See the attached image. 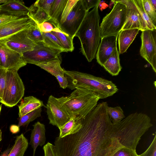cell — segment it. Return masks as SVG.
<instances>
[{"label":"cell","instance_id":"cell-47","mask_svg":"<svg viewBox=\"0 0 156 156\" xmlns=\"http://www.w3.org/2000/svg\"><path fill=\"white\" fill-rule=\"evenodd\" d=\"M2 104H1L0 105V114L1 111V109H2Z\"/></svg>","mask_w":156,"mask_h":156},{"label":"cell","instance_id":"cell-21","mask_svg":"<svg viewBox=\"0 0 156 156\" xmlns=\"http://www.w3.org/2000/svg\"><path fill=\"white\" fill-rule=\"evenodd\" d=\"M117 48L113 51L112 54L102 66L112 76H116L121 70Z\"/></svg>","mask_w":156,"mask_h":156},{"label":"cell","instance_id":"cell-20","mask_svg":"<svg viewBox=\"0 0 156 156\" xmlns=\"http://www.w3.org/2000/svg\"><path fill=\"white\" fill-rule=\"evenodd\" d=\"M44 106L43 101L33 96L24 97L18 105L19 117Z\"/></svg>","mask_w":156,"mask_h":156},{"label":"cell","instance_id":"cell-25","mask_svg":"<svg viewBox=\"0 0 156 156\" xmlns=\"http://www.w3.org/2000/svg\"><path fill=\"white\" fill-rule=\"evenodd\" d=\"M28 145V140L23 133L17 136L12 149L8 156H23Z\"/></svg>","mask_w":156,"mask_h":156},{"label":"cell","instance_id":"cell-30","mask_svg":"<svg viewBox=\"0 0 156 156\" xmlns=\"http://www.w3.org/2000/svg\"><path fill=\"white\" fill-rule=\"evenodd\" d=\"M107 111L108 115L113 124L118 123L125 118L123 111L120 106L112 107L108 106Z\"/></svg>","mask_w":156,"mask_h":156},{"label":"cell","instance_id":"cell-29","mask_svg":"<svg viewBox=\"0 0 156 156\" xmlns=\"http://www.w3.org/2000/svg\"><path fill=\"white\" fill-rule=\"evenodd\" d=\"M145 23L147 30L156 29V26L152 23L145 12L143 5L142 0H132Z\"/></svg>","mask_w":156,"mask_h":156},{"label":"cell","instance_id":"cell-10","mask_svg":"<svg viewBox=\"0 0 156 156\" xmlns=\"http://www.w3.org/2000/svg\"><path fill=\"white\" fill-rule=\"evenodd\" d=\"M140 37V55L150 64L156 73V29L146 30L142 31Z\"/></svg>","mask_w":156,"mask_h":156},{"label":"cell","instance_id":"cell-15","mask_svg":"<svg viewBox=\"0 0 156 156\" xmlns=\"http://www.w3.org/2000/svg\"><path fill=\"white\" fill-rule=\"evenodd\" d=\"M117 1L124 4L127 8L126 20L122 30L138 29L142 31L147 30L132 0Z\"/></svg>","mask_w":156,"mask_h":156},{"label":"cell","instance_id":"cell-46","mask_svg":"<svg viewBox=\"0 0 156 156\" xmlns=\"http://www.w3.org/2000/svg\"><path fill=\"white\" fill-rule=\"evenodd\" d=\"M2 140V132L1 129H0V142Z\"/></svg>","mask_w":156,"mask_h":156},{"label":"cell","instance_id":"cell-34","mask_svg":"<svg viewBox=\"0 0 156 156\" xmlns=\"http://www.w3.org/2000/svg\"><path fill=\"white\" fill-rule=\"evenodd\" d=\"M55 0H38L33 5L41 8L49 15L50 9Z\"/></svg>","mask_w":156,"mask_h":156},{"label":"cell","instance_id":"cell-45","mask_svg":"<svg viewBox=\"0 0 156 156\" xmlns=\"http://www.w3.org/2000/svg\"><path fill=\"white\" fill-rule=\"evenodd\" d=\"M150 1L154 8L156 9V0H150Z\"/></svg>","mask_w":156,"mask_h":156},{"label":"cell","instance_id":"cell-11","mask_svg":"<svg viewBox=\"0 0 156 156\" xmlns=\"http://www.w3.org/2000/svg\"><path fill=\"white\" fill-rule=\"evenodd\" d=\"M49 124L58 128L68 122L71 117L61 105L57 98L49 96L46 106Z\"/></svg>","mask_w":156,"mask_h":156},{"label":"cell","instance_id":"cell-39","mask_svg":"<svg viewBox=\"0 0 156 156\" xmlns=\"http://www.w3.org/2000/svg\"><path fill=\"white\" fill-rule=\"evenodd\" d=\"M139 156H156V135L148 148Z\"/></svg>","mask_w":156,"mask_h":156},{"label":"cell","instance_id":"cell-1","mask_svg":"<svg viewBox=\"0 0 156 156\" xmlns=\"http://www.w3.org/2000/svg\"><path fill=\"white\" fill-rule=\"evenodd\" d=\"M106 102L99 103L84 118L76 133L55 138L58 156H113L123 147L112 135Z\"/></svg>","mask_w":156,"mask_h":156},{"label":"cell","instance_id":"cell-27","mask_svg":"<svg viewBox=\"0 0 156 156\" xmlns=\"http://www.w3.org/2000/svg\"><path fill=\"white\" fill-rule=\"evenodd\" d=\"M30 12L27 16L38 24L49 21V16L42 9L34 6L33 4L29 8Z\"/></svg>","mask_w":156,"mask_h":156},{"label":"cell","instance_id":"cell-38","mask_svg":"<svg viewBox=\"0 0 156 156\" xmlns=\"http://www.w3.org/2000/svg\"><path fill=\"white\" fill-rule=\"evenodd\" d=\"M113 156H139L136 151L126 147H122L118 150Z\"/></svg>","mask_w":156,"mask_h":156},{"label":"cell","instance_id":"cell-44","mask_svg":"<svg viewBox=\"0 0 156 156\" xmlns=\"http://www.w3.org/2000/svg\"><path fill=\"white\" fill-rule=\"evenodd\" d=\"M13 148V146L11 147H9L6 150L2 152L0 156H8Z\"/></svg>","mask_w":156,"mask_h":156},{"label":"cell","instance_id":"cell-5","mask_svg":"<svg viewBox=\"0 0 156 156\" xmlns=\"http://www.w3.org/2000/svg\"><path fill=\"white\" fill-rule=\"evenodd\" d=\"M71 117L84 118L98 104L99 98L90 90L77 88L67 96L58 98Z\"/></svg>","mask_w":156,"mask_h":156},{"label":"cell","instance_id":"cell-28","mask_svg":"<svg viewBox=\"0 0 156 156\" xmlns=\"http://www.w3.org/2000/svg\"><path fill=\"white\" fill-rule=\"evenodd\" d=\"M43 42L48 46L63 52H66L59 40L51 32H42Z\"/></svg>","mask_w":156,"mask_h":156},{"label":"cell","instance_id":"cell-2","mask_svg":"<svg viewBox=\"0 0 156 156\" xmlns=\"http://www.w3.org/2000/svg\"><path fill=\"white\" fill-rule=\"evenodd\" d=\"M152 126L149 116L136 112L113 124L112 135L123 147L136 151L141 137Z\"/></svg>","mask_w":156,"mask_h":156},{"label":"cell","instance_id":"cell-23","mask_svg":"<svg viewBox=\"0 0 156 156\" xmlns=\"http://www.w3.org/2000/svg\"><path fill=\"white\" fill-rule=\"evenodd\" d=\"M60 58L37 64L36 65L55 77L58 75L64 76V69L61 66Z\"/></svg>","mask_w":156,"mask_h":156},{"label":"cell","instance_id":"cell-14","mask_svg":"<svg viewBox=\"0 0 156 156\" xmlns=\"http://www.w3.org/2000/svg\"><path fill=\"white\" fill-rule=\"evenodd\" d=\"M27 29L19 31L1 41L9 48L20 54L32 50L36 44L27 37Z\"/></svg>","mask_w":156,"mask_h":156},{"label":"cell","instance_id":"cell-3","mask_svg":"<svg viewBox=\"0 0 156 156\" xmlns=\"http://www.w3.org/2000/svg\"><path fill=\"white\" fill-rule=\"evenodd\" d=\"M99 5L87 12L75 36L80 39L81 51L89 62L95 58L101 38Z\"/></svg>","mask_w":156,"mask_h":156},{"label":"cell","instance_id":"cell-35","mask_svg":"<svg viewBox=\"0 0 156 156\" xmlns=\"http://www.w3.org/2000/svg\"><path fill=\"white\" fill-rule=\"evenodd\" d=\"M78 0H68L61 16L58 25L63 23Z\"/></svg>","mask_w":156,"mask_h":156},{"label":"cell","instance_id":"cell-13","mask_svg":"<svg viewBox=\"0 0 156 156\" xmlns=\"http://www.w3.org/2000/svg\"><path fill=\"white\" fill-rule=\"evenodd\" d=\"M34 22L26 16L17 17L0 25V41L19 31L28 29Z\"/></svg>","mask_w":156,"mask_h":156},{"label":"cell","instance_id":"cell-33","mask_svg":"<svg viewBox=\"0 0 156 156\" xmlns=\"http://www.w3.org/2000/svg\"><path fill=\"white\" fill-rule=\"evenodd\" d=\"M143 5L152 23L156 26V9L151 4L150 0H142Z\"/></svg>","mask_w":156,"mask_h":156},{"label":"cell","instance_id":"cell-26","mask_svg":"<svg viewBox=\"0 0 156 156\" xmlns=\"http://www.w3.org/2000/svg\"><path fill=\"white\" fill-rule=\"evenodd\" d=\"M59 40L66 52H72L74 49L73 38L61 31L58 27L51 32Z\"/></svg>","mask_w":156,"mask_h":156},{"label":"cell","instance_id":"cell-36","mask_svg":"<svg viewBox=\"0 0 156 156\" xmlns=\"http://www.w3.org/2000/svg\"><path fill=\"white\" fill-rule=\"evenodd\" d=\"M7 70L0 67V101L2 98L5 86Z\"/></svg>","mask_w":156,"mask_h":156},{"label":"cell","instance_id":"cell-17","mask_svg":"<svg viewBox=\"0 0 156 156\" xmlns=\"http://www.w3.org/2000/svg\"><path fill=\"white\" fill-rule=\"evenodd\" d=\"M1 12L12 16L21 17L27 16L30 12L29 8L26 6L22 1L7 0L0 5Z\"/></svg>","mask_w":156,"mask_h":156},{"label":"cell","instance_id":"cell-4","mask_svg":"<svg viewBox=\"0 0 156 156\" xmlns=\"http://www.w3.org/2000/svg\"><path fill=\"white\" fill-rule=\"evenodd\" d=\"M68 82L67 87L73 90L83 88L92 91L100 99L112 96L118 91L117 86L111 81L76 71L64 69Z\"/></svg>","mask_w":156,"mask_h":156},{"label":"cell","instance_id":"cell-43","mask_svg":"<svg viewBox=\"0 0 156 156\" xmlns=\"http://www.w3.org/2000/svg\"><path fill=\"white\" fill-rule=\"evenodd\" d=\"M18 17H20L12 16L5 13L0 14V25Z\"/></svg>","mask_w":156,"mask_h":156},{"label":"cell","instance_id":"cell-32","mask_svg":"<svg viewBox=\"0 0 156 156\" xmlns=\"http://www.w3.org/2000/svg\"><path fill=\"white\" fill-rule=\"evenodd\" d=\"M41 112L42 109L40 108L19 117L17 126L19 127L21 126L27 125L30 122L41 116Z\"/></svg>","mask_w":156,"mask_h":156},{"label":"cell","instance_id":"cell-24","mask_svg":"<svg viewBox=\"0 0 156 156\" xmlns=\"http://www.w3.org/2000/svg\"><path fill=\"white\" fill-rule=\"evenodd\" d=\"M68 0H55L49 13V21L58 27L60 18Z\"/></svg>","mask_w":156,"mask_h":156},{"label":"cell","instance_id":"cell-18","mask_svg":"<svg viewBox=\"0 0 156 156\" xmlns=\"http://www.w3.org/2000/svg\"><path fill=\"white\" fill-rule=\"evenodd\" d=\"M30 135L29 144L33 149V156H35L37 148L38 146L42 147L46 142L45 128L44 124L39 121L35 122L33 125Z\"/></svg>","mask_w":156,"mask_h":156},{"label":"cell","instance_id":"cell-7","mask_svg":"<svg viewBox=\"0 0 156 156\" xmlns=\"http://www.w3.org/2000/svg\"><path fill=\"white\" fill-rule=\"evenodd\" d=\"M24 90L23 83L17 71L7 70L5 86L0 102L6 106L13 107L22 99Z\"/></svg>","mask_w":156,"mask_h":156},{"label":"cell","instance_id":"cell-6","mask_svg":"<svg viewBox=\"0 0 156 156\" xmlns=\"http://www.w3.org/2000/svg\"><path fill=\"white\" fill-rule=\"evenodd\" d=\"M112 1L114 3L113 9L103 18L100 26L101 38L118 34L126 20V6L117 0Z\"/></svg>","mask_w":156,"mask_h":156},{"label":"cell","instance_id":"cell-9","mask_svg":"<svg viewBox=\"0 0 156 156\" xmlns=\"http://www.w3.org/2000/svg\"><path fill=\"white\" fill-rule=\"evenodd\" d=\"M87 12L82 0H78L65 20L58 27L63 32L73 38Z\"/></svg>","mask_w":156,"mask_h":156},{"label":"cell","instance_id":"cell-31","mask_svg":"<svg viewBox=\"0 0 156 156\" xmlns=\"http://www.w3.org/2000/svg\"><path fill=\"white\" fill-rule=\"evenodd\" d=\"M26 34L29 39L36 44L43 41L42 33L37 24L35 22L27 30Z\"/></svg>","mask_w":156,"mask_h":156},{"label":"cell","instance_id":"cell-42","mask_svg":"<svg viewBox=\"0 0 156 156\" xmlns=\"http://www.w3.org/2000/svg\"><path fill=\"white\" fill-rule=\"evenodd\" d=\"M55 77L57 80L60 87L65 89L67 87L68 82L67 78L65 76L58 75Z\"/></svg>","mask_w":156,"mask_h":156},{"label":"cell","instance_id":"cell-40","mask_svg":"<svg viewBox=\"0 0 156 156\" xmlns=\"http://www.w3.org/2000/svg\"><path fill=\"white\" fill-rule=\"evenodd\" d=\"M44 156H58L54 145L48 142L43 147Z\"/></svg>","mask_w":156,"mask_h":156},{"label":"cell","instance_id":"cell-37","mask_svg":"<svg viewBox=\"0 0 156 156\" xmlns=\"http://www.w3.org/2000/svg\"><path fill=\"white\" fill-rule=\"evenodd\" d=\"M37 25L41 32L45 33L51 32L55 28L58 27L54 23L49 21Z\"/></svg>","mask_w":156,"mask_h":156},{"label":"cell","instance_id":"cell-41","mask_svg":"<svg viewBox=\"0 0 156 156\" xmlns=\"http://www.w3.org/2000/svg\"><path fill=\"white\" fill-rule=\"evenodd\" d=\"M82 1L87 12L89 11L90 9L95 7L101 1L100 0H82Z\"/></svg>","mask_w":156,"mask_h":156},{"label":"cell","instance_id":"cell-12","mask_svg":"<svg viewBox=\"0 0 156 156\" xmlns=\"http://www.w3.org/2000/svg\"><path fill=\"white\" fill-rule=\"evenodd\" d=\"M22 54L9 48L0 41V67L7 70L17 71L27 65Z\"/></svg>","mask_w":156,"mask_h":156},{"label":"cell","instance_id":"cell-19","mask_svg":"<svg viewBox=\"0 0 156 156\" xmlns=\"http://www.w3.org/2000/svg\"><path fill=\"white\" fill-rule=\"evenodd\" d=\"M139 30L133 29L121 30L118 36L119 54L125 52L134 40Z\"/></svg>","mask_w":156,"mask_h":156},{"label":"cell","instance_id":"cell-22","mask_svg":"<svg viewBox=\"0 0 156 156\" xmlns=\"http://www.w3.org/2000/svg\"><path fill=\"white\" fill-rule=\"evenodd\" d=\"M82 126L81 119L72 117L68 122L59 128L60 133L58 137L62 138L75 133L79 130Z\"/></svg>","mask_w":156,"mask_h":156},{"label":"cell","instance_id":"cell-16","mask_svg":"<svg viewBox=\"0 0 156 156\" xmlns=\"http://www.w3.org/2000/svg\"><path fill=\"white\" fill-rule=\"evenodd\" d=\"M118 34L112 35L101 38L96 57L97 62L101 66L117 48V41Z\"/></svg>","mask_w":156,"mask_h":156},{"label":"cell","instance_id":"cell-48","mask_svg":"<svg viewBox=\"0 0 156 156\" xmlns=\"http://www.w3.org/2000/svg\"><path fill=\"white\" fill-rule=\"evenodd\" d=\"M1 12V9H0V13Z\"/></svg>","mask_w":156,"mask_h":156},{"label":"cell","instance_id":"cell-8","mask_svg":"<svg viewBox=\"0 0 156 156\" xmlns=\"http://www.w3.org/2000/svg\"><path fill=\"white\" fill-rule=\"evenodd\" d=\"M32 50L22 54L26 63L36 65L39 63L60 58L62 51L51 48L43 41L37 42Z\"/></svg>","mask_w":156,"mask_h":156}]
</instances>
